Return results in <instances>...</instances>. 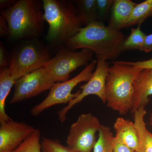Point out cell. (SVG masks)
Wrapping results in <instances>:
<instances>
[{"mask_svg": "<svg viewBox=\"0 0 152 152\" xmlns=\"http://www.w3.org/2000/svg\"><path fill=\"white\" fill-rule=\"evenodd\" d=\"M12 152H42L41 133L38 129Z\"/></svg>", "mask_w": 152, "mask_h": 152, "instance_id": "cell-21", "label": "cell"}, {"mask_svg": "<svg viewBox=\"0 0 152 152\" xmlns=\"http://www.w3.org/2000/svg\"><path fill=\"white\" fill-rule=\"evenodd\" d=\"M128 64L134 67L137 69H152V58L145 61L137 62L125 61Z\"/></svg>", "mask_w": 152, "mask_h": 152, "instance_id": "cell-25", "label": "cell"}, {"mask_svg": "<svg viewBox=\"0 0 152 152\" xmlns=\"http://www.w3.org/2000/svg\"><path fill=\"white\" fill-rule=\"evenodd\" d=\"M137 4L131 0H114L108 26L113 29L124 28Z\"/></svg>", "mask_w": 152, "mask_h": 152, "instance_id": "cell-13", "label": "cell"}, {"mask_svg": "<svg viewBox=\"0 0 152 152\" xmlns=\"http://www.w3.org/2000/svg\"><path fill=\"white\" fill-rule=\"evenodd\" d=\"M0 1H1L0 5H1V8H5L6 9L10 8L16 2V1H8V0H1Z\"/></svg>", "mask_w": 152, "mask_h": 152, "instance_id": "cell-29", "label": "cell"}, {"mask_svg": "<svg viewBox=\"0 0 152 152\" xmlns=\"http://www.w3.org/2000/svg\"><path fill=\"white\" fill-rule=\"evenodd\" d=\"M125 39L121 31L97 21L81 28L75 35L65 43L68 50L89 49L96 54V59L107 61L119 56L124 51Z\"/></svg>", "mask_w": 152, "mask_h": 152, "instance_id": "cell-1", "label": "cell"}, {"mask_svg": "<svg viewBox=\"0 0 152 152\" xmlns=\"http://www.w3.org/2000/svg\"><path fill=\"white\" fill-rule=\"evenodd\" d=\"M41 145L42 152H77L67 145H64L58 140L44 137Z\"/></svg>", "mask_w": 152, "mask_h": 152, "instance_id": "cell-22", "label": "cell"}, {"mask_svg": "<svg viewBox=\"0 0 152 152\" xmlns=\"http://www.w3.org/2000/svg\"><path fill=\"white\" fill-rule=\"evenodd\" d=\"M152 95V69L142 70L134 83L133 106L134 113L148 103Z\"/></svg>", "mask_w": 152, "mask_h": 152, "instance_id": "cell-12", "label": "cell"}, {"mask_svg": "<svg viewBox=\"0 0 152 152\" xmlns=\"http://www.w3.org/2000/svg\"><path fill=\"white\" fill-rule=\"evenodd\" d=\"M36 129L26 123L12 120L1 124L0 152H12Z\"/></svg>", "mask_w": 152, "mask_h": 152, "instance_id": "cell-11", "label": "cell"}, {"mask_svg": "<svg viewBox=\"0 0 152 152\" xmlns=\"http://www.w3.org/2000/svg\"><path fill=\"white\" fill-rule=\"evenodd\" d=\"M43 2L20 0L10 8L1 12L9 27V37L12 39L37 37L43 30Z\"/></svg>", "mask_w": 152, "mask_h": 152, "instance_id": "cell-4", "label": "cell"}, {"mask_svg": "<svg viewBox=\"0 0 152 152\" xmlns=\"http://www.w3.org/2000/svg\"><path fill=\"white\" fill-rule=\"evenodd\" d=\"M75 2L83 25L97 21L96 0H79Z\"/></svg>", "mask_w": 152, "mask_h": 152, "instance_id": "cell-18", "label": "cell"}, {"mask_svg": "<svg viewBox=\"0 0 152 152\" xmlns=\"http://www.w3.org/2000/svg\"><path fill=\"white\" fill-rule=\"evenodd\" d=\"M1 34L9 35V27L5 19L1 16Z\"/></svg>", "mask_w": 152, "mask_h": 152, "instance_id": "cell-28", "label": "cell"}, {"mask_svg": "<svg viewBox=\"0 0 152 152\" xmlns=\"http://www.w3.org/2000/svg\"><path fill=\"white\" fill-rule=\"evenodd\" d=\"M94 54V52L87 49L78 52L61 49L44 67L55 83L66 81L69 80L72 72L88 64L93 59Z\"/></svg>", "mask_w": 152, "mask_h": 152, "instance_id": "cell-7", "label": "cell"}, {"mask_svg": "<svg viewBox=\"0 0 152 152\" xmlns=\"http://www.w3.org/2000/svg\"><path fill=\"white\" fill-rule=\"evenodd\" d=\"M113 152H135L125 145L118 137L115 136L113 138Z\"/></svg>", "mask_w": 152, "mask_h": 152, "instance_id": "cell-24", "label": "cell"}, {"mask_svg": "<svg viewBox=\"0 0 152 152\" xmlns=\"http://www.w3.org/2000/svg\"><path fill=\"white\" fill-rule=\"evenodd\" d=\"M55 83L44 67L39 68L17 80L10 104L20 102L50 90Z\"/></svg>", "mask_w": 152, "mask_h": 152, "instance_id": "cell-10", "label": "cell"}, {"mask_svg": "<svg viewBox=\"0 0 152 152\" xmlns=\"http://www.w3.org/2000/svg\"><path fill=\"white\" fill-rule=\"evenodd\" d=\"M51 59L47 49L36 42L20 46L12 56L8 68L16 81L43 67Z\"/></svg>", "mask_w": 152, "mask_h": 152, "instance_id": "cell-6", "label": "cell"}, {"mask_svg": "<svg viewBox=\"0 0 152 152\" xmlns=\"http://www.w3.org/2000/svg\"><path fill=\"white\" fill-rule=\"evenodd\" d=\"M115 136L129 148L137 152L139 147L138 136L135 124L129 120L120 117L114 123Z\"/></svg>", "mask_w": 152, "mask_h": 152, "instance_id": "cell-14", "label": "cell"}, {"mask_svg": "<svg viewBox=\"0 0 152 152\" xmlns=\"http://www.w3.org/2000/svg\"><path fill=\"white\" fill-rule=\"evenodd\" d=\"M141 25L132 28L129 36L126 39L123 46V51L141 50L147 35L142 31Z\"/></svg>", "mask_w": 152, "mask_h": 152, "instance_id": "cell-20", "label": "cell"}, {"mask_svg": "<svg viewBox=\"0 0 152 152\" xmlns=\"http://www.w3.org/2000/svg\"><path fill=\"white\" fill-rule=\"evenodd\" d=\"M113 0H96L97 19L98 21L104 23L112 8Z\"/></svg>", "mask_w": 152, "mask_h": 152, "instance_id": "cell-23", "label": "cell"}, {"mask_svg": "<svg viewBox=\"0 0 152 152\" xmlns=\"http://www.w3.org/2000/svg\"><path fill=\"white\" fill-rule=\"evenodd\" d=\"M145 107H141L133 113L134 123L138 136L139 147L137 152H152V133L146 128Z\"/></svg>", "mask_w": 152, "mask_h": 152, "instance_id": "cell-15", "label": "cell"}, {"mask_svg": "<svg viewBox=\"0 0 152 152\" xmlns=\"http://www.w3.org/2000/svg\"><path fill=\"white\" fill-rule=\"evenodd\" d=\"M42 2L44 20L49 25L47 40L66 42L82 28L83 24L75 2L64 0Z\"/></svg>", "mask_w": 152, "mask_h": 152, "instance_id": "cell-3", "label": "cell"}, {"mask_svg": "<svg viewBox=\"0 0 152 152\" xmlns=\"http://www.w3.org/2000/svg\"><path fill=\"white\" fill-rule=\"evenodd\" d=\"M140 51L147 53L152 51V34L146 36Z\"/></svg>", "mask_w": 152, "mask_h": 152, "instance_id": "cell-26", "label": "cell"}, {"mask_svg": "<svg viewBox=\"0 0 152 152\" xmlns=\"http://www.w3.org/2000/svg\"><path fill=\"white\" fill-rule=\"evenodd\" d=\"M7 59L6 54L5 50L2 45L0 47V67L1 70L7 68Z\"/></svg>", "mask_w": 152, "mask_h": 152, "instance_id": "cell-27", "label": "cell"}, {"mask_svg": "<svg viewBox=\"0 0 152 152\" xmlns=\"http://www.w3.org/2000/svg\"><path fill=\"white\" fill-rule=\"evenodd\" d=\"M150 125L152 128V113L151 114L150 117Z\"/></svg>", "mask_w": 152, "mask_h": 152, "instance_id": "cell-30", "label": "cell"}, {"mask_svg": "<svg viewBox=\"0 0 152 152\" xmlns=\"http://www.w3.org/2000/svg\"><path fill=\"white\" fill-rule=\"evenodd\" d=\"M150 18H152V0H146L136 5L130 19L124 28L134 25H142Z\"/></svg>", "mask_w": 152, "mask_h": 152, "instance_id": "cell-17", "label": "cell"}, {"mask_svg": "<svg viewBox=\"0 0 152 152\" xmlns=\"http://www.w3.org/2000/svg\"><path fill=\"white\" fill-rule=\"evenodd\" d=\"M142 70L124 61H113L106 80V103L108 107L121 115L132 110L134 83Z\"/></svg>", "mask_w": 152, "mask_h": 152, "instance_id": "cell-2", "label": "cell"}, {"mask_svg": "<svg viewBox=\"0 0 152 152\" xmlns=\"http://www.w3.org/2000/svg\"><path fill=\"white\" fill-rule=\"evenodd\" d=\"M96 65V60H93L81 72L73 78L61 83H55L50 90L47 97L32 108L31 115L33 116L37 117L52 106L69 104L77 97L81 91V90H79L75 94H73L72 91L74 88L80 83L88 81L91 78Z\"/></svg>", "mask_w": 152, "mask_h": 152, "instance_id": "cell-5", "label": "cell"}, {"mask_svg": "<svg viewBox=\"0 0 152 152\" xmlns=\"http://www.w3.org/2000/svg\"><path fill=\"white\" fill-rule=\"evenodd\" d=\"M99 136L95 144L94 152H113V135L109 127L102 125L98 132Z\"/></svg>", "mask_w": 152, "mask_h": 152, "instance_id": "cell-19", "label": "cell"}, {"mask_svg": "<svg viewBox=\"0 0 152 152\" xmlns=\"http://www.w3.org/2000/svg\"><path fill=\"white\" fill-rule=\"evenodd\" d=\"M101 126L98 118L91 113L80 115L71 126L66 140L68 146L77 152H91Z\"/></svg>", "mask_w": 152, "mask_h": 152, "instance_id": "cell-8", "label": "cell"}, {"mask_svg": "<svg viewBox=\"0 0 152 152\" xmlns=\"http://www.w3.org/2000/svg\"><path fill=\"white\" fill-rule=\"evenodd\" d=\"M96 66L94 72L86 83L80 86L81 91L78 96L58 112V119L61 122L65 121L67 114L70 110L89 95L96 96L103 103H106V80L110 67L109 64L104 60L96 59Z\"/></svg>", "mask_w": 152, "mask_h": 152, "instance_id": "cell-9", "label": "cell"}, {"mask_svg": "<svg viewBox=\"0 0 152 152\" xmlns=\"http://www.w3.org/2000/svg\"><path fill=\"white\" fill-rule=\"evenodd\" d=\"M16 81L10 75L8 68L1 70L0 73V124L12 120L5 110L6 101L11 88Z\"/></svg>", "mask_w": 152, "mask_h": 152, "instance_id": "cell-16", "label": "cell"}]
</instances>
